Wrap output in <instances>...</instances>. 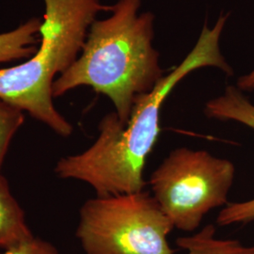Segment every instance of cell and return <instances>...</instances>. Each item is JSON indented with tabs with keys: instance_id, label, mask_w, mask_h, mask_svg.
Here are the masks:
<instances>
[{
	"instance_id": "1",
	"label": "cell",
	"mask_w": 254,
	"mask_h": 254,
	"mask_svg": "<svg viewBox=\"0 0 254 254\" xmlns=\"http://www.w3.org/2000/svg\"><path fill=\"white\" fill-rule=\"evenodd\" d=\"M228 17L222 13L212 28L205 22L196 45L181 64L165 74L153 91L136 99L127 125L115 112L107 114L99 124V135L87 150L58 161L57 176L86 183L99 197L144 190L146 161L161 130L163 103L173 89L201 68L215 67L228 75L234 73L219 46Z\"/></svg>"
},
{
	"instance_id": "2",
	"label": "cell",
	"mask_w": 254,
	"mask_h": 254,
	"mask_svg": "<svg viewBox=\"0 0 254 254\" xmlns=\"http://www.w3.org/2000/svg\"><path fill=\"white\" fill-rule=\"evenodd\" d=\"M143 0H118L111 15L95 20L77 60L53 83V97L91 87L107 96L123 125L136 99L153 91L165 75L153 46L154 14L139 13Z\"/></svg>"
},
{
	"instance_id": "3",
	"label": "cell",
	"mask_w": 254,
	"mask_h": 254,
	"mask_svg": "<svg viewBox=\"0 0 254 254\" xmlns=\"http://www.w3.org/2000/svg\"><path fill=\"white\" fill-rule=\"evenodd\" d=\"M44 2L46 12L36 53L23 64L0 68V99L26 111L57 135L68 137L73 127L55 108V77L77 60L97 14L111 11L112 6L103 0Z\"/></svg>"
},
{
	"instance_id": "4",
	"label": "cell",
	"mask_w": 254,
	"mask_h": 254,
	"mask_svg": "<svg viewBox=\"0 0 254 254\" xmlns=\"http://www.w3.org/2000/svg\"><path fill=\"white\" fill-rule=\"evenodd\" d=\"M173 229L144 190L86 200L75 236L85 254H174L168 241Z\"/></svg>"
},
{
	"instance_id": "5",
	"label": "cell",
	"mask_w": 254,
	"mask_h": 254,
	"mask_svg": "<svg viewBox=\"0 0 254 254\" xmlns=\"http://www.w3.org/2000/svg\"><path fill=\"white\" fill-rule=\"evenodd\" d=\"M235 176L230 160L180 147L154 170L148 184L173 227L193 232L211 210L227 204Z\"/></svg>"
},
{
	"instance_id": "6",
	"label": "cell",
	"mask_w": 254,
	"mask_h": 254,
	"mask_svg": "<svg viewBox=\"0 0 254 254\" xmlns=\"http://www.w3.org/2000/svg\"><path fill=\"white\" fill-rule=\"evenodd\" d=\"M204 114L218 121H233L254 130V105L236 86H228L216 98L209 100ZM254 220V198L242 202H228L217 218L219 226L249 223Z\"/></svg>"
},
{
	"instance_id": "7",
	"label": "cell",
	"mask_w": 254,
	"mask_h": 254,
	"mask_svg": "<svg viewBox=\"0 0 254 254\" xmlns=\"http://www.w3.org/2000/svg\"><path fill=\"white\" fill-rule=\"evenodd\" d=\"M33 237L23 209L11 194L7 179L0 174V249L8 250Z\"/></svg>"
},
{
	"instance_id": "8",
	"label": "cell",
	"mask_w": 254,
	"mask_h": 254,
	"mask_svg": "<svg viewBox=\"0 0 254 254\" xmlns=\"http://www.w3.org/2000/svg\"><path fill=\"white\" fill-rule=\"evenodd\" d=\"M42 20L29 19L15 29L0 34V64L30 59L40 44Z\"/></svg>"
},
{
	"instance_id": "9",
	"label": "cell",
	"mask_w": 254,
	"mask_h": 254,
	"mask_svg": "<svg viewBox=\"0 0 254 254\" xmlns=\"http://www.w3.org/2000/svg\"><path fill=\"white\" fill-rule=\"evenodd\" d=\"M176 244L188 254H254V245H243L236 239H218L216 227L208 224L199 233L177 238Z\"/></svg>"
},
{
	"instance_id": "10",
	"label": "cell",
	"mask_w": 254,
	"mask_h": 254,
	"mask_svg": "<svg viewBox=\"0 0 254 254\" xmlns=\"http://www.w3.org/2000/svg\"><path fill=\"white\" fill-rule=\"evenodd\" d=\"M25 121L22 110L0 99V174L9 143Z\"/></svg>"
},
{
	"instance_id": "11",
	"label": "cell",
	"mask_w": 254,
	"mask_h": 254,
	"mask_svg": "<svg viewBox=\"0 0 254 254\" xmlns=\"http://www.w3.org/2000/svg\"><path fill=\"white\" fill-rule=\"evenodd\" d=\"M1 254H61L58 249L50 242L33 237L17 246L5 250Z\"/></svg>"
},
{
	"instance_id": "12",
	"label": "cell",
	"mask_w": 254,
	"mask_h": 254,
	"mask_svg": "<svg viewBox=\"0 0 254 254\" xmlns=\"http://www.w3.org/2000/svg\"><path fill=\"white\" fill-rule=\"evenodd\" d=\"M236 87L242 91H254V69L251 73L240 76L237 79Z\"/></svg>"
}]
</instances>
